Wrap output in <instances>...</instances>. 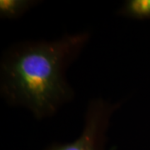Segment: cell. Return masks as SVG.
<instances>
[{"label":"cell","instance_id":"cell-4","mask_svg":"<svg viewBox=\"0 0 150 150\" xmlns=\"http://www.w3.org/2000/svg\"><path fill=\"white\" fill-rule=\"evenodd\" d=\"M118 15L134 19H149L150 0H128L119 8Z\"/></svg>","mask_w":150,"mask_h":150},{"label":"cell","instance_id":"cell-3","mask_svg":"<svg viewBox=\"0 0 150 150\" xmlns=\"http://www.w3.org/2000/svg\"><path fill=\"white\" fill-rule=\"evenodd\" d=\"M35 0H1L0 17L4 19H16L38 4Z\"/></svg>","mask_w":150,"mask_h":150},{"label":"cell","instance_id":"cell-1","mask_svg":"<svg viewBox=\"0 0 150 150\" xmlns=\"http://www.w3.org/2000/svg\"><path fill=\"white\" fill-rule=\"evenodd\" d=\"M89 38L82 32L13 45L1 60V96L10 105L26 108L37 119L53 116L74 96L66 70Z\"/></svg>","mask_w":150,"mask_h":150},{"label":"cell","instance_id":"cell-2","mask_svg":"<svg viewBox=\"0 0 150 150\" xmlns=\"http://www.w3.org/2000/svg\"><path fill=\"white\" fill-rule=\"evenodd\" d=\"M121 103H112L101 98L88 103L84 125L78 139L71 143L53 144L45 150H105L110 119Z\"/></svg>","mask_w":150,"mask_h":150}]
</instances>
